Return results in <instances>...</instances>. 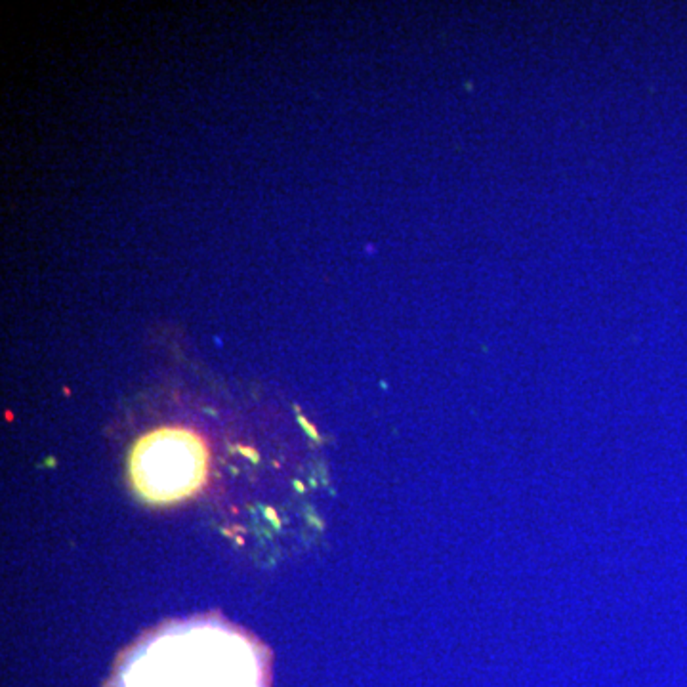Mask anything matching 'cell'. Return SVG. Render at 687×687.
Returning a JSON list of instances; mask_svg holds the SVG:
<instances>
[{"label": "cell", "instance_id": "1", "mask_svg": "<svg viewBox=\"0 0 687 687\" xmlns=\"http://www.w3.org/2000/svg\"><path fill=\"white\" fill-rule=\"evenodd\" d=\"M119 687H266V663L254 640L224 623L174 625L128 655Z\"/></svg>", "mask_w": 687, "mask_h": 687}, {"label": "cell", "instance_id": "2", "mask_svg": "<svg viewBox=\"0 0 687 687\" xmlns=\"http://www.w3.org/2000/svg\"><path fill=\"white\" fill-rule=\"evenodd\" d=\"M205 447L185 429H159L132 454V479L151 503H172L195 493L205 474Z\"/></svg>", "mask_w": 687, "mask_h": 687}]
</instances>
